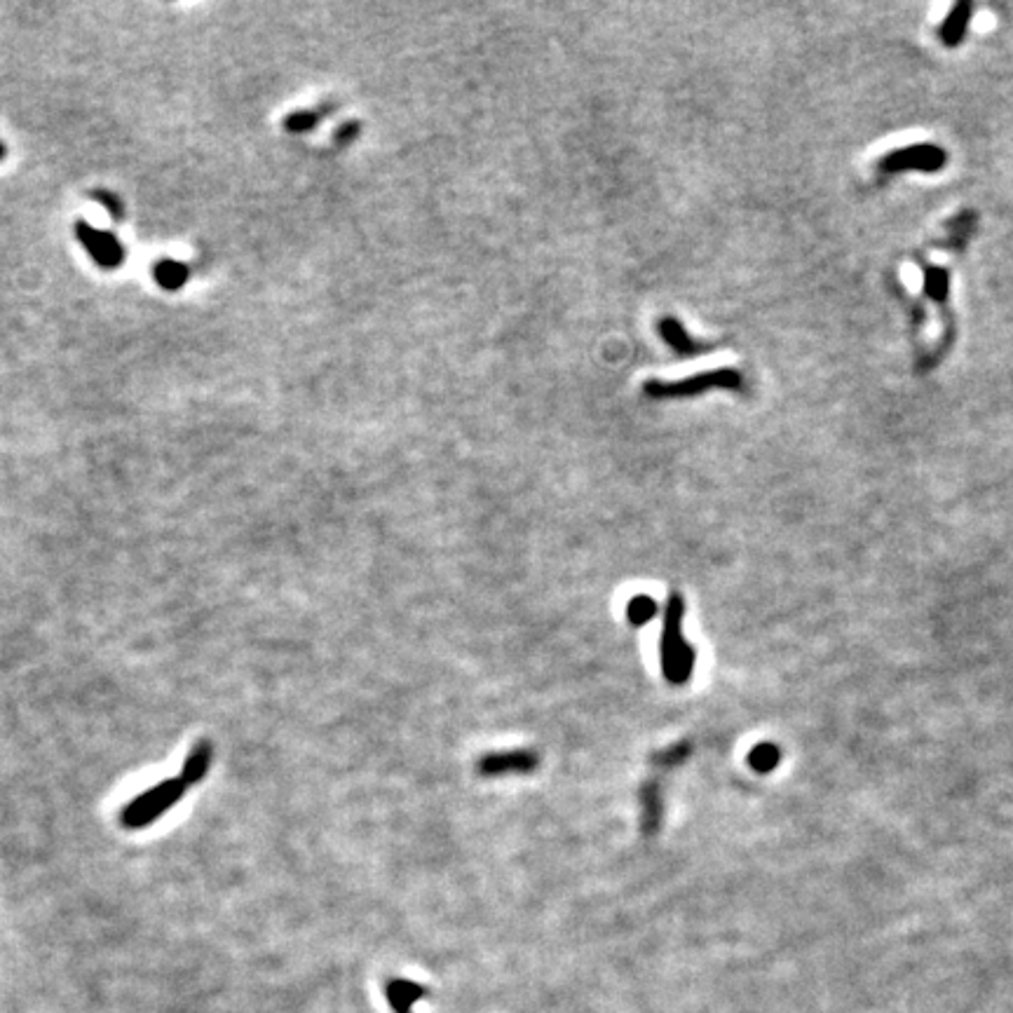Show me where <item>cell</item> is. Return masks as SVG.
<instances>
[{
    "mask_svg": "<svg viewBox=\"0 0 1013 1013\" xmlns=\"http://www.w3.org/2000/svg\"><path fill=\"white\" fill-rule=\"evenodd\" d=\"M685 603L678 591H673L666 603L664 629H662V673L671 685H685L695 671V648L683 636Z\"/></svg>",
    "mask_w": 1013,
    "mask_h": 1013,
    "instance_id": "1",
    "label": "cell"
},
{
    "mask_svg": "<svg viewBox=\"0 0 1013 1013\" xmlns=\"http://www.w3.org/2000/svg\"><path fill=\"white\" fill-rule=\"evenodd\" d=\"M186 791L188 786L183 784L181 779L160 781L158 786L148 788V791L141 793L139 798L127 802L125 809L120 812V824L125 828H132V831L151 826L153 821H158L162 817V814H167L169 809L183 798Z\"/></svg>",
    "mask_w": 1013,
    "mask_h": 1013,
    "instance_id": "2",
    "label": "cell"
},
{
    "mask_svg": "<svg viewBox=\"0 0 1013 1013\" xmlns=\"http://www.w3.org/2000/svg\"><path fill=\"white\" fill-rule=\"evenodd\" d=\"M709 387H723V390H744V376L734 369H716L697 373L695 378L678 380V383H645V392L650 397H692Z\"/></svg>",
    "mask_w": 1013,
    "mask_h": 1013,
    "instance_id": "3",
    "label": "cell"
},
{
    "mask_svg": "<svg viewBox=\"0 0 1013 1013\" xmlns=\"http://www.w3.org/2000/svg\"><path fill=\"white\" fill-rule=\"evenodd\" d=\"M945 160H948V155H945L943 148H938L934 144H917V146H906V148H899V151H892L889 155H885L880 162L882 172L887 174H896V172H938V169H943Z\"/></svg>",
    "mask_w": 1013,
    "mask_h": 1013,
    "instance_id": "4",
    "label": "cell"
},
{
    "mask_svg": "<svg viewBox=\"0 0 1013 1013\" xmlns=\"http://www.w3.org/2000/svg\"><path fill=\"white\" fill-rule=\"evenodd\" d=\"M76 235L80 244H83L87 254L94 258V263L104 270H115L125 263V247H122L118 237L113 233H106V230H97L90 223L80 219L76 223Z\"/></svg>",
    "mask_w": 1013,
    "mask_h": 1013,
    "instance_id": "5",
    "label": "cell"
},
{
    "mask_svg": "<svg viewBox=\"0 0 1013 1013\" xmlns=\"http://www.w3.org/2000/svg\"><path fill=\"white\" fill-rule=\"evenodd\" d=\"M540 765V756L530 749H516L505 753H491L479 760V772L484 777H505V774H528Z\"/></svg>",
    "mask_w": 1013,
    "mask_h": 1013,
    "instance_id": "6",
    "label": "cell"
},
{
    "mask_svg": "<svg viewBox=\"0 0 1013 1013\" xmlns=\"http://www.w3.org/2000/svg\"><path fill=\"white\" fill-rule=\"evenodd\" d=\"M971 15H974V5H971L969 0H962V3H957L955 8L950 10V15L945 17V22L941 26V40L945 47H957L962 43L964 33L969 29Z\"/></svg>",
    "mask_w": 1013,
    "mask_h": 1013,
    "instance_id": "7",
    "label": "cell"
},
{
    "mask_svg": "<svg viewBox=\"0 0 1013 1013\" xmlns=\"http://www.w3.org/2000/svg\"><path fill=\"white\" fill-rule=\"evenodd\" d=\"M659 333H662L664 341L669 343V348H673L678 352V355H683V357L699 355V352L709 350V345L692 341L688 333H685L681 322H676L673 317H664L662 322H659Z\"/></svg>",
    "mask_w": 1013,
    "mask_h": 1013,
    "instance_id": "8",
    "label": "cell"
},
{
    "mask_svg": "<svg viewBox=\"0 0 1013 1013\" xmlns=\"http://www.w3.org/2000/svg\"><path fill=\"white\" fill-rule=\"evenodd\" d=\"M212 758H214L212 744H209V741H200V744L190 751L186 763H183V770H181L183 784L186 786L200 784V781L207 777L209 767H212Z\"/></svg>",
    "mask_w": 1013,
    "mask_h": 1013,
    "instance_id": "9",
    "label": "cell"
},
{
    "mask_svg": "<svg viewBox=\"0 0 1013 1013\" xmlns=\"http://www.w3.org/2000/svg\"><path fill=\"white\" fill-rule=\"evenodd\" d=\"M188 275H190L188 265L181 261H172V258H162V261H158V265L153 268L155 282H158L162 289L169 291L181 289L183 284L188 282Z\"/></svg>",
    "mask_w": 1013,
    "mask_h": 1013,
    "instance_id": "10",
    "label": "cell"
},
{
    "mask_svg": "<svg viewBox=\"0 0 1013 1013\" xmlns=\"http://www.w3.org/2000/svg\"><path fill=\"white\" fill-rule=\"evenodd\" d=\"M423 988L411 981H392L387 985V999L397 1013H409L411 1006L423 997Z\"/></svg>",
    "mask_w": 1013,
    "mask_h": 1013,
    "instance_id": "11",
    "label": "cell"
},
{
    "mask_svg": "<svg viewBox=\"0 0 1013 1013\" xmlns=\"http://www.w3.org/2000/svg\"><path fill=\"white\" fill-rule=\"evenodd\" d=\"M643 831L652 835L659 828L662 819V800H659V788L648 786L643 791Z\"/></svg>",
    "mask_w": 1013,
    "mask_h": 1013,
    "instance_id": "12",
    "label": "cell"
},
{
    "mask_svg": "<svg viewBox=\"0 0 1013 1013\" xmlns=\"http://www.w3.org/2000/svg\"><path fill=\"white\" fill-rule=\"evenodd\" d=\"M657 615V603L652 601V596H634L627 605V617L634 627H645L650 620H655Z\"/></svg>",
    "mask_w": 1013,
    "mask_h": 1013,
    "instance_id": "13",
    "label": "cell"
},
{
    "mask_svg": "<svg viewBox=\"0 0 1013 1013\" xmlns=\"http://www.w3.org/2000/svg\"><path fill=\"white\" fill-rule=\"evenodd\" d=\"M781 760V753H779V746L774 744H758L756 749L751 751L749 756V765L753 767V770L760 772V774H767L772 772L774 767L779 765Z\"/></svg>",
    "mask_w": 1013,
    "mask_h": 1013,
    "instance_id": "14",
    "label": "cell"
},
{
    "mask_svg": "<svg viewBox=\"0 0 1013 1013\" xmlns=\"http://www.w3.org/2000/svg\"><path fill=\"white\" fill-rule=\"evenodd\" d=\"M924 291H927V294L934 298L936 303H943L945 298H948V291H950L948 270L929 268L927 273H924Z\"/></svg>",
    "mask_w": 1013,
    "mask_h": 1013,
    "instance_id": "15",
    "label": "cell"
},
{
    "mask_svg": "<svg viewBox=\"0 0 1013 1013\" xmlns=\"http://www.w3.org/2000/svg\"><path fill=\"white\" fill-rule=\"evenodd\" d=\"M322 118H324V111H298V113H291L289 118L284 120V127H287L291 134L310 132L312 127L319 125V120Z\"/></svg>",
    "mask_w": 1013,
    "mask_h": 1013,
    "instance_id": "16",
    "label": "cell"
},
{
    "mask_svg": "<svg viewBox=\"0 0 1013 1013\" xmlns=\"http://www.w3.org/2000/svg\"><path fill=\"white\" fill-rule=\"evenodd\" d=\"M690 746L688 744H681V746H671V749H666L664 753H659V756H655V763L657 765H664V767H673L678 765L681 760L688 756Z\"/></svg>",
    "mask_w": 1013,
    "mask_h": 1013,
    "instance_id": "17",
    "label": "cell"
},
{
    "mask_svg": "<svg viewBox=\"0 0 1013 1013\" xmlns=\"http://www.w3.org/2000/svg\"><path fill=\"white\" fill-rule=\"evenodd\" d=\"M92 197H97L99 202H104L106 209H108V212H111V216H115V219H118V221L122 219V205H120L118 197L111 195V193H106V190H99V193H92Z\"/></svg>",
    "mask_w": 1013,
    "mask_h": 1013,
    "instance_id": "18",
    "label": "cell"
},
{
    "mask_svg": "<svg viewBox=\"0 0 1013 1013\" xmlns=\"http://www.w3.org/2000/svg\"><path fill=\"white\" fill-rule=\"evenodd\" d=\"M5 155H8V151H5V144H0V162L5 160Z\"/></svg>",
    "mask_w": 1013,
    "mask_h": 1013,
    "instance_id": "19",
    "label": "cell"
}]
</instances>
